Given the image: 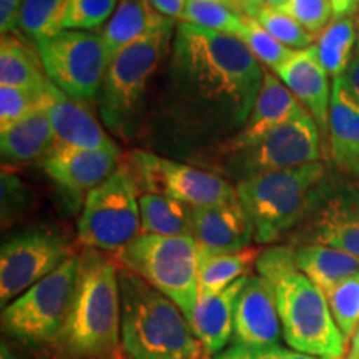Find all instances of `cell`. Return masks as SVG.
Masks as SVG:
<instances>
[{
    "instance_id": "1",
    "label": "cell",
    "mask_w": 359,
    "mask_h": 359,
    "mask_svg": "<svg viewBox=\"0 0 359 359\" xmlns=\"http://www.w3.org/2000/svg\"><path fill=\"white\" fill-rule=\"evenodd\" d=\"M263 77V65L238 37L180 22L167 111L188 137L231 138L248 122Z\"/></svg>"
},
{
    "instance_id": "2",
    "label": "cell",
    "mask_w": 359,
    "mask_h": 359,
    "mask_svg": "<svg viewBox=\"0 0 359 359\" xmlns=\"http://www.w3.org/2000/svg\"><path fill=\"white\" fill-rule=\"evenodd\" d=\"M120 264L110 253L83 248L74 303L50 349L55 359H110L122 346Z\"/></svg>"
},
{
    "instance_id": "3",
    "label": "cell",
    "mask_w": 359,
    "mask_h": 359,
    "mask_svg": "<svg viewBox=\"0 0 359 359\" xmlns=\"http://www.w3.org/2000/svg\"><path fill=\"white\" fill-rule=\"evenodd\" d=\"M258 275L271 283L283 339L294 351L321 359H343L346 343L336 325L326 294L296 268L290 245L262 251Z\"/></svg>"
},
{
    "instance_id": "4",
    "label": "cell",
    "mask_w": 359,
    "mask_h": 359,
    "mask_svg": "<svg viewBox=\"0 0 359 359\" xmlns=\"http://www.w3.org/2000/svg\"><path fill=\"white\" fill-rule=\"evenodd\" d=\"M122 348L132 359H205L203 344L177 304L120 268Z\"/></svg>"
},
{
    "instance_id": "5",
    "label": "cell",
    "mask_w": 359,
    "mask_h": 359,
    "mask_svg": "<svg viewBox=\"0 0 359 359\" xmlns=\"http://www.w3.org/2000/svg\"><path fill=\"white\" fill-rule=\"evenodd\" d=\"M325 177V165L314 161L240 180L236 195L253 224L255 241L271 245L290 236L311 210Z\"/></svg>"
},
{
    "instance_id": "6",
    "label": "cell",
    "mask_w": 359,
    "mask_h": 359,
    "mask_svg": "<svg viewBox=\"0 0 359 359\" xmlns=\"http://www.w3.org/2000/svg\"><path fill=\"white\" fill-rule=\"evenodd\" d=\"M80 271V255H72L55 271L30 286L2 311V331L25 351L52 349L69 318Z\"/></svg>"
},
{
    "instance_id": "7",
    "label": "cell",
    "mask_w": 359,
    "mask_h": 359,
    "mask_svg": "<svg viewBox=\"0 0 359 359\" xmlns=\"http://www.w3.org/2000/svg\"><path fill=\"white\" fill-rule=\"evenodd\" d=\"M120 268L128 269L182 309L191 320L198 302V248L191 236H137L115 255Z\"/></svg>"
},
{
    "instance_id": "8",
    "label": "cell",
    "mask_w": 359,
    "mask_h": 359,
    "mask_svg": "<svg viewBox=\"0 0 359 359\" xmlns=\"http://www.w3.org/2000/svg\"><path fill=\"white\" fill-rule=\"evenodd\" d=\"M172 30L147 35L111 58L103 79L98 107L103 123L122 138H130L140 123L148 82L158 69Z\"/></svg>"
},
{
    "instance_id": "9",
    "label": "cell",
    "mask_w": 359,
    "mask_h": 359,
    "mask_svg": "<svg viewBox=\"0 0 359 359\" xmlns=\"http://www.w3.org/2000/svg\"><path fill=\"white\" fill-rule=\"evenodd\" d=\"M132 177L120 165L87 195L77 222L80 245L116 255L142 235L140 205Z\"/></svg>"
},
{
    "instance_id": "10",
    "label": "cell",
    "mask_w": 359,
    "mask_h": 359,
    "mask_svg": "<svg viewBox=\"0 0 359 359\" xmlns=\"http://www.w3.org/2000/svg\"><path fill=\"white\" fill-rule=\"evenodd\" d=\"M122 165L140 195L156 193L188 206H217L238 200L236 187H231L219 175L151 151H130Z\"/></svg>"
},
{
    "instance_id": "11",
    "label": "cell",
    "mask_w": 359,
    "mask_h": 359,
    "mask_svg": "<svg viewBox=\"0 0 359 359\" xmlns=\"http://www.w3.org/2000/svg\"><path fill=\"white\" fill-rule=\"evenodd\" d=\"M35 47L50 82L72 100L85 103L100 93L110 65L102 37L82 30H64L39 40Z\"/></svg>"
},
{
    "instance_id": "12",
    "label": "cell",
    "mask_w": 359,
    "mask_h": 359,
    "mask_svg": "<svg viewBox=\"0 0 359 359\" xmlns=\"http://www.w3.org/2000/svg\"><path fill=\"white\" fill-rule=\"evenodd\" d=\"M72 246L60 231L37 224L8 235L0 250V302L6 308L65 263Z\"/></svg>"
},
{
    "instance_id": "13",
    "label": "cell",
    "mask_w": 359,
    "mask_h": 359,
    "mask_svg": "<svg viewBox=\"0 0 359 359\" xmlns=\"http://www.w3.org/2000/svg\"><path fill=\"white\" fill-rule=\"evenodd\" d=\"M320 125L306 110L273 128L253 147L231 155L230 167L245 180L264 172L303 167L320 161Z\"/></svg>"
},
{
    "instance_id": "14",
    "label": "cell",
    "mask_w": 359,
    "mask_h": 359,
    "mask_svg": "<svg viewBox=\"0 0 359 359\" xmlns=\"http://www.w3.org/2000/svg\"><path fill=\"white\" fill-rule=\"evenodd\" d=\"M291 245H323L359 257V190L351 187L327 188L325 183L298 228Z\"/></svg>"
},
{
    "instance_id": "15",
    "label": "cell",
    "mask_w": 359,
    "mask_h": 359,
    "mask_svg": "<svg viewBox=\"0 0 359 359\" xmlns=\"http://www.w3.org/2000/svg\"><path fill=\"white\" fill-rule=\"evenodd\" d=\"M283 330L275 290L263 276H248L238 294L233 323V343L248 348L280 346Z\"/></svg>"
},
{
    "instance_id": "16",
    "label": "cell",
    "mask_w": 359,
    "mask_h": 359,
    "mask_svg": "<svg viewBox=\"0 0 359 359\" xmlns=\"http://www.w3.org/2000/svg\"><path fill=\"white\" fill-rule=\"evenodd\" d=\"M40 165L57 187L79 198L85 193L88 195L120 167V150L118 147L83 150L55 145Z\"/></svg>"
},
{
    "instance_id": "17",
    "label": "cell",
    "mask_w": 359,
    "mask_h": 359,
    "mask_svg": "<svg viewBox=\"0 0 359 359\" xmlns=\"http://www.w3.org/2000/svg\"><path fill=\"white\" fill-rule=\"evenodd\" d=\"M191 238L201 253L224 255L250 248L253 224L240 200L217 206H190Z\"/></svg>"
},
{
    "instance_id": "18",
    "label": "cell",
    "mask_w": 359,
    "mask_h": 359,
    "mask_svg": "<svg viewBox=\"0 0 359 359\" xmlns=\"http://www.w3.org/2000/svg\"><path fill=\"white\" fill-rule=\"evenodd\" d=\"M303 111H306V109L286 88V85L276 75H273L271 70L264 69L263 85L248 122L235 137L222 143L218 151L223 155H235L238 151L246 150L262 140L273 128L286 123Z\"/></svg>"
},
{
    "instance_id": "19",
    "label": "cell",
    "mask_w": 359,
    "mask_h": 359,
    "mask_svg": "<svg viewBox=\"0 0 359 359\" xmlns=\"http://www.w3.org/2000/svg\"><path fill=\"white\" fill-rule=\"evenodd\" d=\"M275 75L314 116L320 128L327 132L333 87H330L327 72L323 69L313 45L304 50H294L293 55L275 72Z\"/></svg>"
},
{
    "instance_id": "20",
    "label": "cell",
    "mask_w": 359,
    "mask_h": 359,
    "mask_svg": "<svg viewBox=\"0 0 359 359\" xmlns=\"http://www.w3.org/2000/svg\"><path fill=\"white\" fill-rule=\"evenodd\" d=\"M248 276L240 278L218 293L198 294L190 325L196 338L203 344L206 356H217L230 346L235 323V304Z\"/></svg>"
},
{
    "instance_id": "21",
    "label": "cell",
    "mask_w": 359,
    "mask_h": 359,
    "mask_svg": "<svg viewBox=\"0 0 359 359\" xmlns=\"http://www.w3.org/2000/svg\"><path fill=\"white\" fill-rule=\"evenodd\" d=\"M47 114L58 147H75L83 150H105L116 147L95 115L83 103L72 100L64 93L58 95Z\"/></svg>"
},
{
    "instance_id": "22",
    "label": "cell",
    "mask_w": 359,
    "mask_h": 359,
    "mask_svg": "<svg viewBox=\"0 0 359 359\" xmlns=\"http://www.w3.org/2000/svg\"><path fill=\"white\" fill-rule=\"evenodd\" d=\"M172 29L173 20L160 15L148 0H120L100 37L111 62L128 45L150 34Z\"/></svg>"
},
{
    "instance_id": "23",
    "label": "cell",
    "mask_w": 359,
    "mask_h": 359,
    "mask_svg": "<svg viewBox=\"0 0 359 359\" xmlns=\"http://www.w3.org/2000/svg\"><path fill=\"white\" fill-rule=\"evenodd\" d=\"M327 133L333 160L338 167L351 172L359 161V102L338 79L333 80L331 90Z\"/></svg>"
},
{
    "instance_id": "24",
    "label": "cell",
    "mask_w": 359,
    "mask_h": 359,
    "mask_svg": "<svg viewBox=\"0 0 359 359\" xmlns=\"http://www.w3.org/2000/svg\"><path fill=\"white\" fill-rule=\"evenodd\" d=\"M55 147V135L47 111H39L0 132L4 167H17L45 158Z\"/></svg>"
},
{
    "instance_id": "25",
    "label": "cell",
    "mask_w": 359,
    "mask_h": 359,
    "mask_svg": "<svg viewBox=\"0 0 359 359\" xmlns=\"http://www.w3.org/2000/svg\"><path fill=\"white\" fill-rule=\"evenodd\" d=\"M296 268L303 271L323 293L341 281L359 275V257L323 245H290Z\"/></svg>"
},
{
    "instance_id": "26",
    "label": "cell",
    "mask_w": 359,
    "mask_h": 359,
    "mask_svg": "<svg viewBox=\"0 0 359 359\" xmlns=\"http://www.w3.org/2000/svg\"><path fill=\"white\" fill-rule=\"evenodd\" d=\"M52 82L45 74L37 47L27 43L17 32L0 40V87L45 88Z\"/></svg>"
},
{
    "instance_id": "27",
    "label": "cell",
    "mask_w": 359,
    "mask_h": 359,
    "mask_svg": "<svg viewBox=\"0 0 359 359\" xmlns=\"http://www.w3.org/2000/svg\"><path fill=\"white\" fill-rule=\"evenodd\" d=\"M262 248L250 246L243 251L224 255H210L198 251V290L203 294L218 293L240 278L248 276L257 264Z\"/></svg>"
},
{
    "instance_id": "28",
    "label": "cell",
    "mask_w": 359,
    "mask_h": 359,
    "mask_svg": "<svg viewBox=\"0 0 359 359\" xmlns=\"http://www.w3.org/2000/svg\"><path fill=\"white\" fill-rule=\"evenodd\" d=\"M138 205L143 235L191 236L188 205L156 193L138 195Z\"/></svg>"
},
{
    "instance_id": "29",
    "label": "cell",
    "mask_w": 359,
    "mask_h": 359,
    "mask_svg": "<svg viewBox=\"0 0 359 359\" xmlns=\"http://www.w3.org/2000/svg\"><path fill=\"white\" fill-rule=\"evenodd\" d=\"M313 48L327 75H331L333 80L339 79L354 55L353 48H356V19H331L330 24L314 37Z\"/></svg>"
},
{
    "instance_id": "30",
    "label": "cell",
    "mask_w": 359,
    "mask_h": 359,
    "mask_svg": "<svg viewBox=\"0 0 359 359\" xmlns=\"http://www.w3.org/2000/svg\"><path fill=\"white\" fill-rule=\"evenodd\" d=\"M60 93L53 83L45 88L0 87V132L27 116L47 111Z\"/></svg>"
},
{
    "instance_id": "31",
    "label": "cell",
    "mask_w": 359,
    "mask_h": 359,
    "mask_svg": "<svg viewBox=\"0 0 359 359\" xmlns=\"http://www.w3.org/2000/svg\"><path fill=\"white\" fill-rule=\"evenodd\" d=\"M243 17L236 0H188L185 13L180 22L240 37L243 30Z\"/></svg>"
},
{
    "instance_id": "32",
    "label": "cell",
    "mask_w": 359,
    "mask_h": 359,
    "mask_svg": "<svg viewBox=\"0 0 359 359\" xmlns=\"http://www.w3.org/2000/svg\"><path fill=\"white\" fill-rule=\"evenodd\" d=\"M65 0H24L19 13L17 32L34 42L47 40L64 32Z\"/></svg>"
},
{
    "instance_id": "33",
    "label": "cell",
    "mask_w": 359,
    "mask_h": 359,
    "mask_svg": "<svg viewBox=\"0 0 359 359\" xmlns=\"http://www.w3.org/2000/svg\"><path fill=\"white\" fill-rule=\"evenodd\" d=\"M238 39L248 47V50L253 53L259 64H263L266 69L273 72L280 69L294 53V50L285 47L273 35H269L262 24L255 17L250 15L243 17V30H241Z\"/></svg>"
},
{
    "instance_id": "34",
    "label": "cell",
    "mask_w": 359,
    "mask_h": 359,
    "mask_svg": "<svg viewBox=\"0 0 359 359\" xmlns=\"http://www.w3.org/2000/svg\"><path fill=\"white\" fill-rule=\"evenodd\" d=\"M325 294L336 325L349 341L359 326V275L341 281Z\"/></svg>"
},
{
    "instance_id": "35",
    "label": "cell",
    "mask_w": 359,
    "mask_h": 359,
    "mask_svg": "<svg viewBox=\"0 0 359 359\" xmlns=\"http://www.w3.org/2000/svg\"><path fill=\"white\" fill-rule=\"evenodd\" d=\"M118 0H65L64 30L92 32L109 24Z\"/></svg>"
},
{
    "instance_id": "36",
    "label": "cell",
    "mask_w": 359,
    "mask_h": 359,
    "mask_svg": "<svg viewBox=\"0 0 359 359\" xmlns=\"http://www.w3.org/2000/svg\"><path fill=\"white\" fill-rule=\"evenodd\" d=\"M255 19L269 35L291 50H304L314 43V35L280 8H263Z\"/></svg>"
},
{
    "instance_id": "37",
    "label": "cell",
    "mask_w": 359,
    "mask_h": 359,
    "mask_svg": "<svg viewBox=\"0 0 359 359\" xmlns=\"http://www.w3.org/2000/svg\"><path fill=\"white\" fill-rule=\"evenodd\" d=\"M0 200H2V226H12L32 210L34 191L24 180L4 167L0 175Z\"/></svg>"
},
{
    "instance_id": "38",
    "label": "cell",
    "mask_w": 359,
    "mask_h": 359,
    "mask_svg": "<svg viewBox=\"0 0 359 359\" xmlns=\"http://www.w3.org/2000/svg\"><path fill=\"white\" fill-rule=\"evenodd\" d=\"M280 11L293 17L314 37L333 19L330 0H288V4Z\"/></svg>"
},
{
    "instance_id": "39",
    "label": "cell",
    "mask_w": 359,
    "mask_h": 359,
    "mask_svg": "<svg viewBox=\"0 0 359 359\" xmlns=\"http://www.w3.org/2000/svg\"><path fill=\"white\" fill-rule=\"evenodd\" d=\"M215 359H321L309 354L294 351L291 348L268 346V348H248L243 344L231 343L226 349L218 353Z\"/></svg>"
},
{
    "instance_id": "40",
    "label": "cell",
    "mask_w": 359,
    "mask_h": 359,
    "mask_svg": "<svg viewBox=\"0 0 359 359\" xmlns=\"http://www.w3.org/2000/svg\"><path fill=\"white\" fill-rule=\"evenodd\" d=\"M22 4H24V0H0V30H2V35L17 32Z\"/></svg>"
},
{
    "instance_id": "41",
    "label": "cell",
    "mask_w": 359,
    "mask_h": 359,
    "mask_svg": "<svg viewBox=\"0 0 359 359\" xmlns=\"http://www.w3.org/2000/svg\"><path fill=\"white\" fill-rule=\"evenodd\" d=\"M160 15L172 20H182L188 0H148Z\"/></svg>"
},
{
    "instance_id": "42",
    "label": "cell",
    "mask_w": 359,
    "mask_h": 359,
    "mask_svg": "<svg viewBox=\"0 0 359 359\" xmlns=\"http://www.w3.org/2000/svg\"><path fill=\"white\" fill-rule=\"evenodd\" d=\"M341 85L348 90L351 95L359 102V53L354 52V55L349 62L346 72L338 79Z\"/></svg>"
},
{
    "instance_id": "43",
    "label": "cell",
    "mask_w": 359,
    "mask_h": 359,
    "mask_svg": "<svg viewBox=\"0 0 359 359\" xmlns=\"http://www.w3.org/2000/svg\"><path fill=\"white\" fill-rule=\"evenodd\" d=\"M288 0H238V8L243 15L257 17L263 8H283Z\"/></svg>"
},
{
    "instance_id": "44",
    "label": "cell",
    "mask_w": 359,
    "mask_h": 359,
    "mask_svg": "<svg viewBox=\"0 0 359 359\" xmlns=\"http://www.w3.org/2000/svg\"><path fill=\"white\" fill-rule=\"evenodd\" d=\"M333 8V19L356 17L359 13V0H330Z\"/></svg>"
},
{
    "instance_id": "45",
    "label": "cell",
    "mask_w": 359,
    "mask_h": 359,
    "mask_svg": "<svg viewBox=\"0 0 359 359\" xmlns=\"http://www.w3.org/2000/svg\"><path fill=\"white\" fill-rule=\"evenodd\" d=\"M349 341H351V348H349L346 359H359V326L356 327L353 338Z\"/></svg>"
},
{
    "instance_id": "46",
    "label": "cell",
    "mask_w": 359,
    "mask_h": 359,
    "mask_svg": "<svg viewBox=\"0 0 359 359\" xmlns=\"http://www.w3.org/2000/svg\"><path fill=\"white\" fill-rule=\"evenodd\" d=\"M2 359H20L19 354L13 351L11 344H7L6 341L2 343Z\"/></svg>"
},
{
    "instance_id": "47",
    "label": "cell",
    "mask_w": 359,
    "mask_h": 359,
    "mask_svg": "<svg viewBox=\"0 0 359 359\" xmlns=\"http://www.w3.org/2000/svg\"><path fill=\"white\" fill-rule=\"evenodd\" d=\"M110 359H132V358H130L128 354L123 351V348H122V346H120V348L116 349V351L114 353V356H111Z\"/></svg>"
},
{
    "instance_id": "48",
    "label": "cell",
    "mask_w": 359,
    "mask_h": 359,
    "mask_svg": "<svg viewBox=\"0 0 359 359\" xmlns=\"http://www.w3.org/2000/svg\"><path fill=\"white\" fill-rule=\"evenodd\" d=\"M356 53H359V13L356 15Z\"/></svg>"
},
{
    "instance_id": "49",
    "label": "cell",
    "mask_w": 359,
    "mask_h": 359,
    "mask_svg": "<svg viewBox=\"0 0 359 359\" xmlns=\"http://www.w3.org/2000/svg\"><path fill=\"white\" fill-rule=\"evenodd\" d=\"M351 173H353V175H356L358 180H359V161H358V163L354 165V167L351 168Z\"/></svg>"
},
{
    "instance_id": "50",
    "label": "cell",
    "mask_w": 359,
    "mask_h": 359,
    "mask_svg": "<svg viewBox=\"0 0 359 359\" xmlns=\"http://www.w3.org/2000/svg\"><path fill=\"white\" fill-rule=\"evenodd\" d=\"M205 359H215V358H212V356H206Z\"/></svg>"
}]
</instances>
